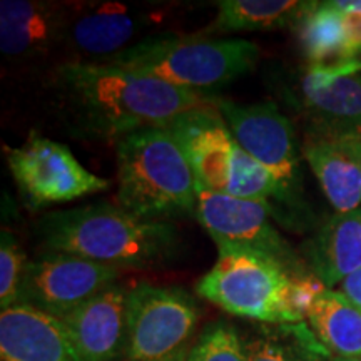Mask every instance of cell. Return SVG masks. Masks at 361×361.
<instances>
[{
	"label": "cell",
	"instance_id": "obj_1",
	"mask_svg": "<svg viewBox=\"0 0 361 361\" xmlns=\"http://www.w3.org/2000/svg\"><path fill=\"white\" fill-rule=\"evenodd\" d=\"M52 85L75 134L114 142L169 128L180 114L214 99L107 62H66L54 71Z\"/></svg>",
	"mask_w": 361,
	"mask_h": 361
},
{
	"label": "cell",
	"instance_id": "obj_2",
	"mask_svg": "<svg viewBox=\"0 0 361 361\" xmlns=\"http://www.w3.org/2000/svg\"><path fill=\"white\" fill-rule=\"evenodd\" d=\"M47 252H66L112 268H157L174 261L180 236L171 221H147L119 204L92 202L52 211L39 223Z\"/></svg>",
	"mask_w": 361,
	"mask_h": 361
},
{
	"label": "cell",
	"instance_id": "obj_3",
	"mask_svg": "<svg viewBox=\"0 0 361 361\" xmlns=\"http://www.w3.org/2000/svg\"><path fill=\"white\" fill-rule=\"evenodd\" d=\"M117 204L147 221L196 216L197 178L173 133L147 129L116 142Z\"/></svg>",
	"mask_w": 361,
	"mask_h": 361
},
{
	"label": "cell",
	"instance_id": "obj_4",
	"mask_svg": "<svg viewBox=\"0 0 361 361\" xmlns=\"http://www.w3.org/2000/svg\"><path fill=\"white\" fill-rule=\"evenodd\" d=\"M259 47L246 39L179 37L157 34L107 59V64L164 80L179 89L213 90L245 78L256 67Z\"/></svg>",
	"mask_w": 361,
	"mask_h": 361
},
{
	"label": "cell",
	"instance_id": "obj_5",
	"mask_svg": "<svg viewBox=\"0 0 361 361\" xmlns=\"http://www.w3.org/2000/svg\"><path fill=\"white\" fill-rule=\"evenodd\" d=\"M168 129L183 147L201 186L271 207L273 202H291L269 171L239 146L213 102L184 112Z\"/></svg>",
	"mask_w": 361,
	"mask_h": 361
},
{
	"label": "cell",
	"instance_id": "obj_6",
	"mask_svg": "<svg viewBox=\"0 0 361 361\" xmlns=\"http://www.w3.org/2000/svg\"><path fill=\"white\" fill-rule=\"evenodd\" d=\"M293 274L250 251L219 247L213 268L196 284L197 295L226 313L264 324L298 323L290 306Z\"/></svg>",
	"mask_w": 361,
	"mask_h": 361
},
{
	"label": "cell",
	"instance_id": "obj_7",
	"mask_svg": "<svg viewBox=\"0 0 361 361\" xmlns=\"http://www.w3.org/2000/svg\"><path fill=\"white\" fill-rule=\"evenodd\" d=\"M200 322V308L180 288L141 283L129 290L126 361H179Z\"/></svg>",
	"mask_w": 361,
	"mask_h": 361
},
{
	"label": "cell",
	"instance_id": "obj_8",
	"mask_svg": "<svg viewBox=\"0 0 361 361\" xmlns=\"http://www.w3.org/2000/svg\"><path fill=\"white\" fill-rule=\"evenodd\" d=\"M7 164L29 206L71 202L109 188V180L84 168L66 144L30 133L19 147L7 149Z\"/></svg>",
	"mask_w": 361,
	"mask_h": 361
},
{
	"label": "cell",
	"instance_id": "obj_9",
	"mask_svg": "<svg viewBox=\"0 0 361 361\" xmlns=\"http://www.w3.org/2000/svg\"><path fill=\"white\" fill-rule=\"evenodd\" d=\"M271 213L273 207L266 202L226 196L197 183L196 218L218 247L266 256L284 266L293 276H301L300 259L271 224Z\"/></svg>",
	"mask_w": 361,
	"mask_h": 361
},
{
	"label": "cell",
	"instance_id": "obj_10",
	"mask_svg": "<svg viewBox=\"0 0 361 361\" xmlns=\"http://www.w3.org/2000/svg\"><path fill=\"white\" fill-rule=\"evenodd\" d=\"M213 106L231 129L239 146L258 161L290 197L300 188V156L293 123L274 102L236 104L214 97Z\"/></svg>",
	"mask_w": 361,
	"mask_h": 361
},
{
	"label": "cell",
	"instance_id": "obj_11",
	"mask_svg": "<svg viewBox=\"0 0 361 361\" xmlns=\"http://www.w3.org/2000/svg\"><path fill=\"white\" fill-rule=\"evenodd\" d=\"M119 271L66 252H45L27 264L19 303L62 319L112 286Z\"/></svg>",
	"mask_w": 361,
	"mask_h": 361
},
{
	"label": "cell",
	"instance_id": "obj_12",
	"mask_svg": "<svg viewBox=\"0 0 361 361\" xmlns=\"http://www.w3.org/2000/svg\"><path fill=\"white\" fill-rule=\"evenodd\" d=\"M313 134L361 137V61L308 66L300 80Z\"/></svg>",
	"mask_w": 361,
	"mask_h": 361
},
{
	"label": "cell",
	"instance_id": "obj_13",
	"mask_svg": "<svg viewBox=\"0 0 361 361\" xmlns=\"http://www.w3.org/2000/svg\"><path fill=\"white\" fill-rule=\"evenodd\" d=\"M129 290L112 284L74 310L62 322L82 361H116L128 343Z\"/></svg>",
	"mask_w": 361,
	"mask_h": 361
},
{
	"label": "cell",
	"instance_id": "obj_14",
	"mask_svg": "<svg viewBox=\"0 0 361 361\" xmlns=\"http://www.w3.org/2000/svg\"><path fill=\"white\" fill-rule=\"evenodd\" d=\"M0 361H82L62 319L19 303L0 314Z\"/></svg>",
	"mask_w": 361,
	"mask_h": 361
},
{
	"label": "cell",
	"instance_id": "obj_15",
	"mask_svg": "<svg viewBox=\"0 0 361 361\" xmlns=\"http://www.w3.org/2000/svg\"><path fill=\"white\" fill-rule=\"evenodd\" d=\"M151 19L137 8L119 4H87L69 13L64 42L80 56L102 62L129 49Z\"/></svg>",
	"mask_w": 361,
	"mask_h": 361
},
{
	"label": "cell",
	"instance_id": "obj_16",
	"mask_svg": "<svg viewBox=\"0 0 361 361\" xmlns=\"http://www.w3.org/2000/svg\"><path fill=\"white\" fill-rule=\"evenodd\" d=\"M303 156L336 213L361 209V137L311 134Z\"/></svg>",
	"mask_w": 361,
	"mask_h": 361
},
{
	"label": "cell",
	"instance_id": "obj_17",
	"mask_svg": "<svg viewBox=\"0 0 361 361\" xmlns=\"http://www.w3.org/2000/svg\"><path fill=\"white\" fill-rule=\"evenodd\" d=\"M67 17V7L59 4L2 0L0 49L8 57L42 56L66 40Z\"/></svg>",
	"mask_w": 361,
	"mask_h": 361
},
{
	"label": "cell",
	"instance_id": "obj_18",
	"mask_svg": "<svg viewBox=\"0 0 361 361\" xmlns=\"http://www.w3.org/2000/svg\"><path fill=\"white\" fill-rule=\"evenodd\" d=\"M308 261L328 290L361 269V209L329 218L310 243Z\"/></svg>",
	"mask_w": 361,
	"mask_h": 361
},
{
	"label": "cell",
	"instance_id": "obj_19",
	"mask_svg": "<svg viewBox=\"0 0 361 361\" xmlns=\"http://www.w3.org/2000/svg\"><path fill=\"white\" fill-rule=\"evenodd\" d=\"M308 322L335 358H361V310L341 291L324 290L311 308Z\"/></svg>",
	"mask_w": 361,
	"mask_h": 361
},
{
	"label": "cell",
	"instance_id": "obj_20",
	"mask_svg": "<svg viewBox=\"0 0 361 361\" xmlns=\"http://www.w3.org/2000/svg\"><path fill=\"white\" fill-rule=\"evenodd\" d=\"M241 338L247 361H323L328 355L305 323H259Z\"/></svg>",
	"mask_w": 361,
	"mask_h": 361
},
{
	"label": "cell",
	"instance_id": "obj_21",
	"mask_svg": "<svg viewBox=\"0 0 361 361\" xmlns=\"http://www.w3.org/2000/svg\"><path fill=\"white\" fill-rule=\"evenodd\" d=\"M296 27L310 66H336L356 61L346 40L343 12L331 2H310Z\"/></svg>",
	"mask_w": 361,
	"mask_h": 361
},
{
	"label": "cell",
	"instance_id": "obj_22",
	"mask_svg": "<svg viewBox=\"0 0 361 361\" xmlns=\"http://www.w3.org/2000/svg\"><path fill=\"white\" fill-rule=\"evenodd\" d=\"M213 29L221 32L273 30L296 24L310 2L295 0H221Z\"/></svg>",
	"mask_w": 361,
	"mask_h": 361
},
{
	"label": "cell",
	"instance_id": "obj_23",
	"mask_svg": "<svg viewBox=\"0 0 361 361\" xmlns=\"http://www.w3.org/2000/svg\"><path fill=\"white\" fill-rule=\"evenodd\" d=\"M186 361H247L243 338L226 322L207 324L189 350Z\"/></svg>",
	"mask_w": 361,
	"mask_h": 361
},
{
	"label": "cell",
	"instance_id": "obj_24",
	"mask_svg": "<svg viewBox=\"0 0 361 361\" xmlns=\"http://www.w3.org/2000/svg\"><path fill=\"white\" fill-rule=\"evenodd\" d=\"M27 264H29V259L12 233L2 231V243H0V306L2 310L19 305Z\"/></svg>",
	"mask_w": 361,
	"mask_h": 361
},
{
	"label": "cell",
	"instance_id": "obj_25",
	"mask_svg": "<svg viewBox=\"0 0 361 361\" xmlns=\"http://www.w3.org/2000/svg\"><path fill=\"white\" fill-rule=\"evenodd\" d=\"M343 24H345L350 51L358 59L361 56V13L343 12Z\"/></svg>",
	"mask_w": 361,
	"mask_h": 361
},
{
	"label": "cell",
	"instance_id": "obj_26",
	"mask_svg": "<svg viewBox=\"0 0 361 361\" xmlns=\"http://www.w3.org/2000/svg\"><path fill=\"white\" fill-rule=\"evenodd\" d=\"M340 291L361 310V269L343 279L340 283Z\"/></svg>",
	"mask_w": 361,
	"mask_h": 361
},
{
	"label": "cell",
	"instance_id": "obj_27",
	"mask_svg": "<svg viewBox=\"0 0 361 361\" xmlns=\"http://www.w3.org/2000/svg\"><path fill=\"white\" fill-rule=\"evenodd\" d=\"M331 6L341 12L361 13V0H336V2H331Z\"/></svg>",
	"mask_w": 361,
	"mask_h": 361
},
{
	"label": "cell",
	"instance_id": "obj_28",
	"mask_svg": "<svg viewBox=\"0 0 361 361\" xmlns=\"http://www.w3.org/2000/svg\"><path fill=\"white\" fill-rule=\"evenodd\" d=\"M331 361H361V358H333Z\"/></svg>",
	"mask_w": 361,
	"mask_h": 361
},
{
	"label": "cell",
	"instance_id": "obj_29",
	"mask_svg": "<svg viewBox=\"0 0 361 361\" xmlns=\"http://www.w3.org/2000/svg\"><path fill=\"white\" fill-rule=\"evenodd\" d=\"M186 358H188V356H186ZM186 358H184V360H179V361H186Z\"/></svg>",
	"mask_w": 361,
	"mask_h": 361
}]
</instances>
